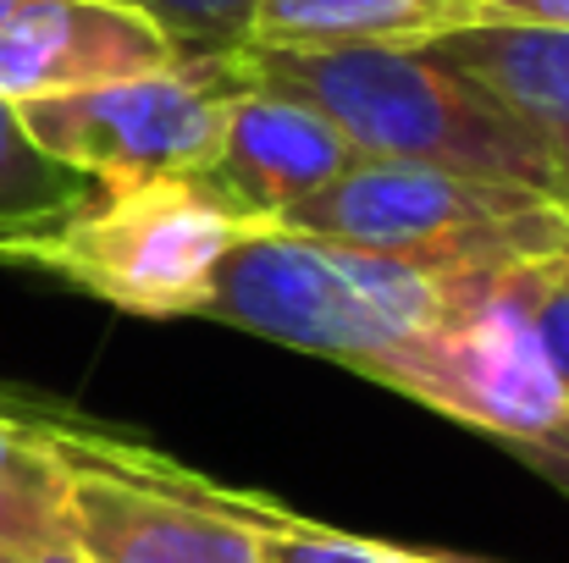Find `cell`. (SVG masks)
<instances>
[{
    "instance_id": "5",
    "label": "cell",
    "mask_w": 569,
    "mask_h": 563,
    "mask_svg": "<svg viewBox=\"0 0 569 563\" xmlns=\"http://www.w3.org/2000/svg\"><path fill=\"white\" fill-rule=\"evenodd\" d=\"M39 420L67 464V531L94 563H266L243 486L50 403Z\"/></svg>"
},
{
    "instance_id": "16",
    "label": "cell",
    "mask_w": 569,
    "mask_h": 563,
    "mask_svg": "<svg viewBox=\"0 0 569 563\" xmlns=\"http://www.w3.org/2000/svg\"><path fill=\"white\" fill-rule=\"evenodd\" d=\"M537 338H542V354H548V365L559 375V386H565L569 398V277H565V260L548 271V282H542V293H537Z\"/></svg>"
},
{
    "instance_id": "14",
    "label": "cell",
    "mask_w": 569,
    "mask_h": 563,
    "mask_svg": "<svg viewBox=\"0 0 569 563\" xmlns=\"http://www.w3.org/2000/svg\"><path fill=\"white\" fill-rule=\"evenodd\" d=\"M83 178H72L67 167H56L17 122V111L0 100V232H17L50 210H61Z\"/></svg>"
},
{
    "instance_id": "18",
    "label": "cell",
    "mask_w": 569,
    "mask_h": 563,
    "mask_svg": "<svg viewBox=\"0 0 569 563\" xmlns=\"http://www.w3.org/2000/svg\"><path fill=\"white\" fill-rule=\"evenodd\" d=\"M520 464H531L537 475H548L559 492H569V420L559 431H548V436H537V442H515L509 448Z\"/></svg>"
},
{
    "instance_id": "7",
    "label": "cell",
    "mask_w": 569,
    "mask_h": 563,
    "mask_svg": "<svg viewBox=\"0 0 569 563\" xmlns=\"http://www.w3.org/2000/svg\"><path fill=\"white\" fill-rule=\"evenodd\" d=\"M238 78L227 56H183L178 67L117 78L100 89L11 105L22 133L83 183L199 178L227 128Z\"/></svg>"
},
{
    "instance_id": "21",
    "label": "cell",
    "mask_w": 569,
    "mask_h": 563,
    "mask_svg": "<svg viewBox=\"0 0 569 563\" xmlns=\"http://www.w3.org/2000/svg\"><path fill=\"white\" fill-rule=\"evenodd\" d=\"M565 277H569V254H565Z\"/></svg>"
},
{
    "instance_id": "11",
    "label": "cell",
    "mask_w": 569,
    "mask_h": 563,
    "mask_svg": "<svg viewBox=\"0 0 569 563\" xmlns=\"http://www.w3.org/2000/svg\"><path fill=\"white\" fill-rule=\"evenodd\" d=\"M476 22V0H254L249 50H343V44H431Z\"/></svg>"
},
{
    "instance_id": "10",
    "label": "cell",
    "mask_w": 569,
    "mask_h": 563,
    "mask_svg": "<svg viewBox=\"0 0 569 563\" xmlns=\"http://www.w3.org/2000/svg\"><path fill=\"white\" fill-rule=\"evenodd\" d=\"M437 61L487 89L542 150L553 193L569 210V33L559 28H509L470 22L426 44Z\"/></svg>"
},
{
    "instance_id": "9",
    "label": "cell",
    "mask_w": 569,
    "mask_h": 563,
    "mask_svg": "<svg viewBox=\"0 0 569 563\" xmlns=\"http://www.w3.org/2000/svg\"><path fill=\"white\" fill-rule=\"evenodd\" d=\"M355 161L360 155L321 111L238 83L227 105L221 150L193 183L243 227H277L299 199L343 178Z\"/></svg>"
},
{
    "instance_id": "15",
    "label": "cell",
    "mask_w": 569,
    "mask_h": 563,
    "mask_svg": "<svg viewBox=\"0 0 569 563\" xmlns=\"http://www.w3.org/2000/svg\"><path fill=\"white\" fill-rule=\"evenodd\" d=\"M139 6L144 17H156L183 56H227L243 39V22L254 11V0H122Z\"/></svg>"
},
{
    "instance_id": "8",
    "label": "cell",
    "mask_w": 569,
    "mask_h": 563,
    "mask_svg": "<svg viewBox=\"0 0 569 563\" xmlns=\"http://www.w3.org/2000/svg\"><path fill=\"white\" fill-rule=\"evenodd\" d=\"M178 39L122 0H28L0 22V100H44L178 67Z\"/></svg>"
},
{
    "instance_id": "4",
    "label": "cell",
    "mask_w": 569,
    "mask_h": 563,
    "mask_svg": "<svg viewBox=\"0 0 569 563\" xmlns=\"http://www.w3.org/2000/svg\"><path fill=\"white\" fill-rule=\"evenodd\" d=\"M277 227L409 260L420 271H498L569 249V210L542 188L426 161H355Z\"/></svg>"
},
{
    "instance_id": "19",
    "label": "cell",
    "mask_w": 569,
    "mask_h": 563,
    "mask_svg": "<svg viewBox=\"0 0 569 563\" xmlns=\"http://www.w3.org/2000/svg\"><path fill=\"white\" fill-rule=\"evenodd\" d=\"M28 563H94L78 542H61V547H44V553H33Z\"/></svg>"
},
{
    "instance_id": "20",
    "label": "cell",
    "mask_w": 569,
    "mask_h": 563,
    "mask_svg": "<svg viewBox=\"0 0 569 563\" xmlns=\"http://www.w3.org/2000/svg\"><path fill=\"white\" fill-rule=\"evenodd\" d=\"M17 6H28V0H0V22H6V17H11Z\"/></svg>"
},
{
    "instance_id": "17",
    "label": "cell",
    "mask_w": 569,
    "mask_h": 563,
    "mask_svg": "<svg viewBox=\"0 0 569 563\" xmlns=\"http://www.w3.org/2000/svg\"><path fill=\"white\" fill-rule=\"evenodd\" d=\"M476 22L559 28V33H569V0H476Z\"/></svg>"
},
{
    "instance_id": "1",
    "label": "cell",
    "mask_w": 569,
    "mask_h": 563,
    "mask_svg": "<svg viewBox=\"0 0 569 563\" xmlns=\"http://www.w3.org/2000/svg\"><path fill=\"white\" fill-rule=\"evenodd\" d=\"M243 89H266L321 111L366 161H426L470 178L553 193L537 139L465 72L426 44H343V50H227ZM559 199V193H553Z\"/></svg>"
},
{
    "instance_id": "6",
    "label": "cell",
    "mask_w": 569,
    "mask_h": 563,
    "mask_svg": "<svg viewBox=\"0 0 569 563\" xmlns=\"http://www.w3.org/2000/svg\"><path fill=\"white\" fill-rule=\"evenodd\" d=\"M565 254L476 271L459 304L431 332H420L366 375L503 448L559 431L569 420V398L537 338V293Z\"/></svg>"
},
{
    "instance_id": "12",
    "label": "cell",
    "mask_w": 569,
    "mask_h": 563,
    "mask_svg": "<svg viewBox=\"0 0 569 563\" xmlns=\"http://www.w3.org/2000/svg\"><path fill=\"white\" fill-rule=\"evenodd\" d=\"M67 531V464L33 398L0 392V563H28Z\"/></svg>"
},
{
    "instance_id": "13",
    "label": "cell",
    "mask_w": 569,
    "mask_h": 563,
    "mask_svg": "<svg viewBox=\"0 0 569 563\" xmlns=\"http://www.w3.org/2000/svg\"><path fill=\"white\" fill-rule=\"evenodd\" d=\"M243 509L266 542V563H470L448 559V553H420V547H392V542H371L355 531H332L321 520H305L293 509H282L277 497L243 492Z\"/></svg>"
},
{
    "instance_id": "3",
    "label": "cell",
    "mask_w": 569,
    "mask_h": 563,
    "mask_svg": "<svg viewBox=\"0 0 569 563\" xmlns=\"http://www.w3.org/2000/svg\"><path fill=\"white\" fill-rule=\"evenodd\" d=\"M249 227L193 178L83 183L61 210L0 232V260L56 277L122 315H204L221 260Z\"/></svg>"
},
{
    "instance_id": "2",
    "label": "cell",
    "mask_w": 569,
    "mask_h": 563,
    "mask_svg": "<svg viewBox=\"0 0 569 563\" xmlns=\"http://www.w3.org/2000/svg\"><path fill=\"white\" fill-rule=\"evenodd\" d=\"M470 277L476 271H420L288 227H249L221 260L204 315L366 375L431 332Z\"/></svg>"
}]
</instances>
